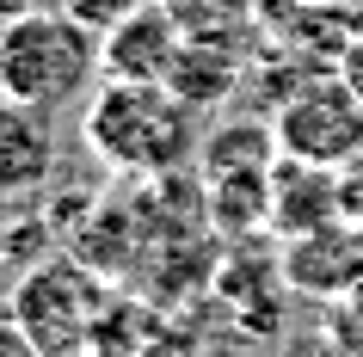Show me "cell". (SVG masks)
Segmentation results:
<instances>
[{
  "mask_svg": "<svg viewBox=\"0 0 363 357\" xmlns=\"http://www.w3.org/2000/svg\"><path fill=\"white\" fill-rule=\"evenodd\" d=\"M80 142L130 179H172L203 148L197 105H185L167 80H111V75L99 80L93 105L80 117Z\"/></svg>",
  "mask_w": 363,
  "mask_h": 357,
  "instance_id": "1",
  "label": "cell"
},
{
  "mask_svg": "<svg viewBox=\"0 0 363 357\" xmlns=\"http://www.w3.org/2000/svg\"><path fill=\"white\" fill-rule=\"evenodd\" d=\"M99 68V38L68 13H38L25 6L19 19L0 25V99L25 111H62L93 87Z\"/></svg>",
  "mask_w": 363,
  "mask_h": 357,
  "instance_id": "2",
  "label": "cell"
},
{
  "mask_svg": "<svg viewBox=\"0 0 363 357\" xmlns=\"http://www.w3.org/2000/svg\"><path fill=\"white\" fill-rule=\"evenodd\" d=\"M111 302L117 290L99 265H86L80 253H56V259H38L19 278L6 314L31 333V345L43 357H80V351H93V333Z\"/></svg>",
  "mask_w": 363,
  "mask_h": 357,
  "instance_id": "3",
  "label": "cell"
},
{
  "mask_svg": "<svg viewBox=\"0 0 363 357\" xmlns=\"http://www.w3.org/2000/svg\"><path fill=\"white\" fill-rule=\"evenodd\" d=\"M271 130H277V148L284 154L339 172V167H351L363 154V99L351 93L339 75L302 80V87L277 105Z\"/></svg>",
  "mask_w": 363,
  "mask_h": 357,
  "instance_id": "4",
  "label": "cell"
},
{
  "mask_svg": "<svg viewBox=\"0 0 363 357\" xmlns=\"http://www.w3.org/2000/svg\"><path fill=\"white\" fill-rule=\"evenodd\" d=\"M185 25L172 19L167 0H142L123 25H111L99 38V68L111 80H172L179 56H185Z\"/></svg>",
  "mask_w": 363,
  "mask_h": 357,
  "instance_id": "5",
  "label": "cell"
},
{
  "mask_svg": "<svg viewBox=\"0 0 363 357\" xmlns=\"http://www.w3.org/2000/svg\"><path fill=\"white\" fill-rule=\"evenodd\" d=\"M339 216H345V185L333 179V167L277 154V167H271V228L284 241H302V234L333 228Z\"/></svg>",
  "mask_w": 363,
  "mask_h": 357,
  "instance_id": "6",
  "label": "cell"
},
{
  "mask_svg": "<svg viewBox=\"0 0 363 357\" xmlns=\"http://www.w3.org/2000/svg\"><path fill=\"white\" fill-rule=\"evenodd\" d=\"M56 148L43 130V111H25L13 99H0V197H31L50 185Z\"/></svg>",
  "mask_w": 363,
  "mask_h": 357,
  "instance_id": "7",
  "label": "cell"
},
{
  "mask_svg": "<svg viewBox=\"0 0 363 357\" xmlns=\"http://www.w3.org/2000/svg\"><path fill=\"white\" fill-rule=\"evenodd\" d=\"M240 75H247V62H240V43H222V38H185V56L172 68V93L197 105V111H216V105H228L240 93Z\"/></svg>",
  "mask_w": 363,
  "mask_h": 357,
  "instance_id": "8",
  "label": "cell"
},
{
  "mask_svg": "<svg viewBox=\"0 0 363 357\" xmlns=\"http://www.w3.org/2000/svg\"><path fill=\"white\" fill-rule=\"evenodd\" d=\"M363 265V246L357 234H345L339 222L320 228V234H302V241H289V283H302V290H314V296H333V290H345V283L357 278Z\"/></svg>",
  "mask_w": 363,
  "mask_h": 357,
  "instance_id": "9",
  "label": "cell"
},
{
  "mask_svg": "<svg viewBox=\"0 0 363 357\" xmlns=\"http://www.w3.org/2000/svg\"><path fill=\"white\" fill-rule=\"evenodd\" d=\"M277 154L284 148H277L271 123H222L216 136H203L197 167H203V179H222V172H271Z\"/></svg>",
  "mask_w": 363,
  "mask_h": 357,
  "instance_id": "10",
  "label": "cell"
},
{
  "mask_svg": "<svg viewBox=\"0 0 363 357\" xmlns=\"http://www.w3.org/2000/svg\"><path fill=\"white\" fill-rule=\"evenodd\" d=\"M172 19L191 38H222V43H247V31L265 25V0H167Z\"/></svg>",
  "mask_w": 363,
  "mask_h": 357,
  "instance_id": "11",
  "label": "cell"
},
{
  "mask_svg": "<svg viewBox=\"0 0 363 357\" xmlns=\"http://www.w3.org/2000/svg\"><path fill=\"white\" fill-rule=\"evenodd\" d=\"M135 6H142V0H62V13H68L74 25H86L93 38H105L111 25H123Z\"/></svg>",
  "mask_w": 363,
  "mask_h": 357,
  "instance_id": "12",
  "label": "cell"
},
{
  "mask_svg": "<svg viewBox=\"0 0 363 357\" xmlns=\"http://www.w3.org/2000/svg\"><path fill=\"white\" fill-rule=\"evenodd\" d=\"M0 357H43L38 345H31V333H25V326H19L13 314L0 320Z\"/></svg>",
  "mask_w": 363,
  "mask_h": 357,
  "instance_id": "13",
  "label": "cell"
},
{
  "mask_svg": "<svg viewBox=\"0 0 363 357\" xmlns=\"http://www.w3.org/2000/svg\"><path fill=\"white\" fill-rule=\"evenodd\" d=\"M339 80H345V87H351V93L363 99V31H357L351 43H345V56H339Z\"/></svg>",
  "mask_w": 363,
  "mask_h": 357,
  "instance_id": "14",
  "label": "cell"
},
{
  "mask_svg": "<svg viewBox=\"0 0 363 357\" xmlns=\"http://www.w3.org/2000/svg\"><path fill=\"white\" fill-rule=\"evenodd\" d=\"M6 204H13V197H0V265L13 259V241H19V228H13V216H6Z\"/></svg>",
  "mask_w": 363,
  "mask_h": 357,
  "instance_id": "15",
  "label": "cell"
},
{
  "mask_svg": "<svg viewBox=\"0 0 363 357\" xmlns=\"http://www.w3.org/2000/svg\"><path fill=\"white\" fill-rule=\"evenodd\" d=\"M25 6H31V0H0V25H6V19H19Z\"/></svg>",
  "mask_w": 363,
  "mask_h": 357,
  "instance_id": "16",
  "label": "cell"
},
{
  "mask_svg": "<svg viewBox=\"0 0 363 357\" xmlns=\"http://www.w3.org/2000/svg\"><path fill=\"white\" fill-rule=\"evenodd\" d=\"M80 357H105V351H80Z\"/></svg>",
  "mask_w": 363,
  "mask_h": 357,
  "instance_id": "17",
  "label": "cell"
}]
</instances>
